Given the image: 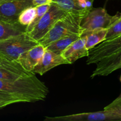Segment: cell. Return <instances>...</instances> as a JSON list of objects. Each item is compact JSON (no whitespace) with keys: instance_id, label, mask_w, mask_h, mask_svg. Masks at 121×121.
<instances>
[{"instance_id":"obj_1","label":"cell","mask_w":121,"mask_h":121,"mask_svg":"<svg viewBox=\"0 0 121 121\" xmlns=\"http://www.w3.org/2000/svg\"><path fill=\"white\" fill-rule=\"evenodd\" d=\"M0 91L20 97L26 102H36L47 98L48 89L35 74L15 81L0 79Z\"/></svg>"},{"instance_id":"obj_2","label":"cell","mask_w":121,"mask_h":121,"mask_svg":"<svg viewBox=\"0 0 121 121\" xmlns=\"http://www.w3.org/2000/svg\"><path fill=\"white\" fill-rule=\"evenodd\" d=\"M85 16L74 13H68L58 20L53 28L39 41V43L46 48L53 41L63 37L78 34L83 31L81 27L82 21Z\"/></svg>"},{"instance_id":"obj_3","label":"cell","mask_w":121,"mask_h":121,"mask_svg":"<svg viewBox=\"0 0 121 121\" xmlns=\"http://www.w3.org/2000/svg\"><path fill=\"white\" fill-rule=\"evenodd\" d=\"M27 33L11 37L0 41V59L18 60L26 51L39 44Z\"/></svg>"},{"instance_id":"obj_4","label":"cell","mask_w":121,"mask_h":121,"mask_svg":"<svg viewBox=\"0 0 121 121\" xmlns=\"http://www.w3.org/2000/svg\"><path fill=\"white\" fill-rule=\"evenodd\" d=\"M68 13L59 7L51 3L48 10L40 19L33 30L28 34L34 40L39 41L53 28L57 21L66 16Z\"/></svg>"},{"instance_id":"obj_5","label":"cell","mask_w":121,"mask_h":121,"mask_svg":"<svg viewBox=\"0 0 121 121\" xmlns=\"http://www.w3.org/2000/svg\"><path fill=\"white\" fill-rule=\"evenodd\" d=\"M121 16L119 13L115 15H109L104 8H94L83 19L81 27L83 31L96 28L108 29Z\"/></svg>"},{"instance_id":"obj_6","label":"cell","mask_w":121,"mask_h":121,"mask_svg":"<svg viewBox=\"0 0 121 121\" xmlns=\"http://www.w3.org/2000/svg\"><path fill=\"white\" fill-rule=\"evenodd\" d=\"M121 50V35L115 39L105 40L89 50L86 63L87 65L96 64Z\"/></svg>"},{"instance_id":"obj_7","label":"cell","mask_w":121,"mask_h":121,"mask_svg":"<svg viewBox=\"0 0 121 121\" xmlns=\"http://www.w3.org/2000/svg\"><path fill=\"white\" fill-rule=\"evenodd\" d=\"M35 7L33 0H11L0 4V21L17 23L21 13L26 8Z\"/></svg>"},{"instance_id":"obj_8","label":"cell","mask_w":121,"mask_h":121,"mask_svg":"<svg viewBox=\"0 0 121 121\" xmlns=\"http://www.w3.org/2000/svg\"><path fill=\"white\" fill-rule=\"evenodd\" d=\"M46 121H121L119 117L109 110L77 113L62 117H46Z\"/></svg>"},{"instance_id":"obj_9","label":"cell","mask_w":121,"mask_h":121,"mask_svg":"<svg viewBox=\"0 0 121 121\" xmlns=\"http://www.w3.org/2000/svg\"><path fill=\"white\" fill-rule=\"evenodd\" d=\"M34 72L25 69L18 60L0 59V79L15 81L22 78L34 75Z\"/></svg>"},{"instance_id":"obj_10","label":"cell","mask_w":121,"mask_h":121,"mask_svg":"<svg viewBox=\"0 0 121 121\" xmlns=\"http://www.w3.org/2000/svg\"><path fill=\"white\" fill-rule=\"evenodd\" d=\"M69 62L61 56L46 49L43 56L36 65L33 72L42 76L56 66L61 65H69Z\"/></svg>"},{"instance_id":"obj_11","label":"cell","mask_w":121,"mask_h":121,"mask_svg":"<svg viewBox=\"0 0 121 121\" xmlns=\"http://www.w3.org/2000/svg\"><path fill=\"white\" fill-rule=\"evenodd\" d=\"M121 68V50L96 63V67L91 75L96 76H108Z\"/></svg>"},{"instance_id":"obj_12","label":"cell","mask_w":121,"mask_h":121,"mask_svg":"<svg viewBox=\"0 0 121 121\" xmlns=\"http://www.w3.org/2000/svg\"><path fill=\"white\" fill-rule=\"evenodd\" d=\"M46 48L41 44L37 45L31 49L22 53L18 59V61L22 67L28 72H33L43 56Z\"/></svg>"},{"instance_id":"obj_13","label":"cell","mask_w":121,"mask_h":121,"mask_svg":"<svg viewBox=\"0 0 121 121\" xmlns=\"http://www.w3.org/2000/svg\"><path fill=\"white\" fill-rule=\"evenodd\" d=\"M61 56L69 64H72L80 58L89 56V50L86 47V40L80 37L71 44L62 53Z\"/></svg>"},{"instance_id":"obj_14","label":"cell","mask_w":121,"mask_h":121,"mask_svg":"<svg viewBox=\"0 0 121 121\" xmlns=\"http://www.w3.org/2000/svg\"><path fill=\"white\" fill-rule=\"evenodd\" d=\"M106 28H96L90 30H84L80 37L86 40V47L87 50L95 47L99 43L105 41L107 34Z\"/></svg>"},{"instance_id":"obj_15","label":"cell","mask_w":121,"mask_h":121,"mask_svg":"<svg viewBox=\"0 0 121 121\" xmlns=\"http://www.w3.org/2000/svg\"><path fill=\"white\" fill-rule=\"evenodd\" d=\"M27 26L17 23H8L0 21V41L26 33Z\"/></svg>"},{"instance_id":"obj_16","label":"cell","mask_w":121,"mask_h":121,"mask_svg":"<svg viewBox=\"0 0 121 121\" xmlns=\"http://www.w3.org/2000/svg\"><path fill=\"white\" fill-rule=\"evenodd\" d=\"M80 37V35L73 34L63 37L53 41L46 47V49L52 51L58 54L61 53L71 44Z\"/></svg>"},{"instance_id":"obj_17","label":"cell","mask_w":121,"mask_h":121,"mask_svg":"<svg viewBox=\"0 0 121 121\" xmlns=\"http://www.w3.org/2000/svg\"><path fill=\"white\" fill-rule=\"evenodd\" d=\"M52 3L57 5L67 13H74L86 16L89 13L82 9L78 6L77 0H52Z\"/></svg>"},{"instance_id":"obj_18","label":"cell","mask_w":121,"mask_h":121,"mask_svg":"<svg viewBox=\"0 0 121 121\" xmlns=\"http://www.w3.org/2000/svg\"><path fill=\"white\" fill-rule=\"evenodd\" d=\"M36 7H32L26 8L19 16L18 22L23 26H28L34 19L36 15Z\"/></svg>"},{"instance_id":"obj_19","label":"cell","mask_w":121,"mask_h":121,"mask_svg":"<svg viewBox=\"0 0 121 121\" xmlns=\"http://www.w3.org/2000/svg\"><path fill=\"white\" fill-rule=\"evenodd\" d=\"M51 4H43V5H40L36 6V9H37V13L36 15H35V18L34 20H33L30 24L28 25L27 26V29H26V33H30L33 28L35 27L36 26L37 24L40 21V19L43 17L45 13L48 10L50 7Z\"/></svg>"},{"instance_id":"obj_20","label":"cell","mask_w":121,"mask_h":121,"mask_svg":"<svg viewBox=\"0 0 121 121\" xmlns=\"http://www.w3.org/2000/svg\"><path fill=\"white\" fill-rule=\"evenodd\" d=\"M121 35V16L108 29L105 40H109Z\"/></svg>"},{"instance_id":"obj_21","label":"cell","mask_w":121,"mask_h":121,"mask_svg":"<svg viewBox=\"0 0 121 121\" xmlns=\"http://www.w3.org/2000/svg\"><path fill=\"white\" fill-rule=\"evenodd\" d=\"M0 100L8 102L10 105L15 104V103L26 102V101L20 97L17 96L15 95L11 94V93L2 92L1 91H0Z\"/></svg>"},{"instance_id":"obj_22","label":"cell","mask_w":121,"mask_h":121,"mask_svg":"<svg viewBox=\"0 0 121 121\" xmlns=\"http://www.w3.org/2000/svg\"><path fill=\"white\" fill-rule=\"evenodd\" d=\"M105 110H109L115 113L121 121V95L112 103L104 108Z\"/></svg>"},{"instance_id":"obj_23","label":"cell","mask_w":121,"mask_h":121,"mask_svg":"<svg viewBox=\"0 0 121 121\" xmlns=\"http://www.w3.org/2000/svg\"><path fill=\"white\" fill-rule=\"evenodd\" d=\"M33 2L36 7L40 5L51 4L52 2V0H33Z\"/></svg>"},{"instance_id":"obj_24","label":"cell","mask_w":121,"mask_h":121,"mask_svg":"<svg viewBox=\"0 0 121 121\" xmlns=\"http://www.w3.org/2000/svg\"><path fill=\"white\" fill-rule=\"evenodd\" d=\"M10 105L9 104H8V102H6L4 101H1L0 100V109L3 108L5 107V106H8V105Z\"/></svg>"},{"instance_id":"obj_25","label":"cell","mask_w":121,"mask_h":121,"mask_svg":"<svg viewBox=\"0 0 121 121\" xmlns=\"http://www.w3.org/2000/svg\"><path fill=\"white\" fill-rule=\"evenodd\" d=\"M11 1V0H0V4L3 3V2H7V1Z\"/></svg>"},{"instance_id":"obj_26","label":"cell","mask_w":121,"mask_h":121,"mask_svg":"<svg viewBox=\"0 0 121 121\" xmlns=\"http://www.w3.org/2000/svg\"><path fill=\"white\" fill-rule=\"evenodd\" d=\"M120 80H121V78H120Z\"/></svg>"}]
</instances>
